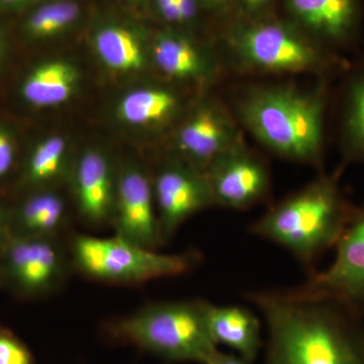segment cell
I'll list each match as a JSON object with an SVG mask.
<instances>
[{
    "label": "cell",
    "instance_id": "obj_31",
    "mask_svg": "<svg viewBox=\"0 0 364 364\" xmlns=\"http://www.w3.org/2000/svg\"><path fill=\"white\" fill-rule=\"evenodd\" d=\"M30 0H0V6L9 7V9H18L26 6Z\"/></svg>",
    "mask_w": 364,
    "mask_h": 364
},
{
    "label": "cell",
    "instance_id": "obj_25",
    "mask_svg": "<svg viewBox=\"0 0 364 364\" xmlns=\"http://www.w3.org/2000/svg\"><path fill=\"white\" fill-rule=\"evenodd\" d=\"M16 149L11 139L0 130V179L6 178L16 166Z\"/></svg>",
    "mask_w": 364,
    "mask_h": 364
},
{
    "label": "cell",
    "instance_id": "obj_15",
    "mask_svg": "<svg viewBox=\"0 0 364 364\" xmlns=\"http://www.w3.org/2000/svg\"><path fill=\"white\" fill-rule=\"evenodd\" d=\"M234 136L227 114L215 107H205L181 129L178 148L193 166L203 167L205 171L210 163L238 145Z\"/></svg>",
    "mask_w": 364,
    "mask_h": 364
},
{
    "label": "cell",
    "instance_id": "obj_2",
    "mask_svg": "<svg viewBox=\"0 0 364 364\" xmlns=\"http://www.w3.org/2000/svg\"><path fill=\"white\" fill-rule=\"evenodd\" d=\"M355 210L336 178L321 177L270 208L250 232L287 249L311 274L321 256L338 243Z\"/></svg>",
    "mask_w": 364,
    "mask_h": 364
},
{
    "label": "cell",
    "instance_id": "obj_4",
    "mask_svg": "<svg viewBox=\"0 0 364 364\" xmlns=\"http://www.w3.org/2000/svg\"><path fill=\"white\" fill-rule=\"evenodd\" d=\"M323 95L293 88H267L252 93L241 105L249 130L280 156L318 163L324 145Z\"/></svg>",
    "mask_w": 364,
    "mask_h": 364
},
{
    "label": "cell",
    "instance_id": "obj_13",
    "mask_svg": "<svg viewBox=\"0 0 364 364\" xmlns=\"http://www.w3.org/2000/svg\"><path fill=\"white\" fill-rule=\"evenodd\" d=\"M289 13L301 26L330 44H352L363 18L361 0H287Z\"/></svg>",
    "mask_w": 364,
    "mask_h": 364
},
{
    "label": "cell",
    "instance_id": "obj_22",
    "mask_svg": "<svg viewBox=\"0 0 364 364\" xmlns=\"http://www.w3.org/2000/svg\"><path fill=\"white\" fill-rule=\"evenodd\" d=\"M173 93L163 90H140L129 93L119 105V114L127 123L147 124L163 121L176 109Z\"/></svg>",
    "mask_w": 364,
    "mask_h": 364
},
{
    "label": "cell",
    "instance_id": "obj_9",
    "mask_svg": "<svg viewBox=\"0 0 364 364\" xmlns=\"http://www.w3.org/2000/svg\"><path fill=\"white\" fill-rule=\"evenodd\" d=\"M111 228L114 235L143 247L164 245L152 181L136 165L119 169Z\"/></svg>",
    "mask_w": 364,
    "mask_h": 364
},
{
    "label": "cell",
    "instance_id": "obj_5",
    "mask_svg": "<svg viewBox=\"0 0 364 364\" xmlns=\"http://www.w3.org/2000/svg\"><path fill=\"white\" fill-rule=\"evenodd\" d=\"M67 246L74 272L95 282L119 286H138L179 277L193 270L202 259L196 251L161 253L116 235L102 238L71 232Z\"/></svg>",
    "mask_w": 364,
    "mask_h": 364
},
{
    "label": "cell",
    "instance_id": "obj_17",
    "mask_svg": "<svg viewBox=\"0 0 364 364\" xmlns=\"http://www.w3.org/2000/svg\"><path fill=\"white\" fill-rule=\"evenodd\" d=\"M340 142L345 163H364V58L345 85Z\"/></svg>",
    "mask_w": 364,
    "mask_h": 364
},
{
    "label": "cell",
    "instance_id": "obj_24",
    "mask_svg": "<svg viewBox=\"0 0 364 364\" xmlns=\"http://www.w3.org/2000/svg\"><path fill=\"white\" fill-rule=\"evenodd\" d=\"M0 364H35L31 349L13 331L0 325Z\"/></svg>",
    "mask_w": 364,
    "mask_h": 364
},
{
    "label": "cell",
    "instance_id": "obj_14",
    "mask_svg": "<svg viewBox=\"0 0 364 364\" xmlns=\"http://www.w3.org/2000/svg\"><path fill=\"white\" fill-rule=\"evenodd\" d=\"M70 221L66 198L54 188L33 189L11 208L13 237L66 239Z\"/></svg>",
    "mask_w": 364,
    "mask_h": 364
},
{
    "label": "cell",
    "instance_id": "obj_1",
    "mask_svg": "<svg viewBox=\"0 0 364 364\" xmlns=\"http://www.w3.org/2000/svg\"><path fill=\"white\" fill-rule=\"evenodd\" d=\"M246 299L267 324L265 364H364L363 316L343 304L294 289Z\"/></svg>",
    "mask_w": 364,
    "mask_h": 364
},
{
    "label": "cell",
    "instance_id": "obj_6",
    "mask_svg": "<svg viewBox=\"0 0 364 364\" xmlns=\"http://www.w3.org/2000/svg\"><path fill=\"white\" fill-rule=\"evenodd\" d=\"M73 272L67 238L13 237L0 254V289L21 299L57 293Z\"/></svg>",
    "mask_w": 364,
    "mask_h": 364
},
{
    "label": "cell",
    "instance_id": "obj_3",
    "mask_svg": "<svg viewBox=\"0 0 364 364\" xmlns=\"http://www.w3.org/2000/svg\"><path fill=\"white\" fill-rule=\"evenodd\" d=\"M210 306L202 299L154 301L114 320L107 334L168 363L205 364L218 351L208 325Z\"/></svg>",
    "mask_w": 364,
    "mask_h": 364
},
{
    "label": "cell",
    "instance_id": "obj_8",
    "mask_svg": "<svg viewBox=\"0 0 364 364\" xmlns=\"http://www.w3.org/2000/svg\"><path fill=\"white\" fill-rule=\"evenodd\" d=\"M294 289L335 299L364 316V208H356L336 244L332 264L311 273L305 284Z\"/></svg>",
    "mask_w": 364,
    "mask_h": 364
},
{
    "label": "cell",
    "instance_id": "obj_11",
    "mask_svg": "<svg viewBox=\"0 0 364 364\" xmlns=\"http://www.w3.org/2000/svg\"><path fill=\"white\" fill-rule=\"evenodd\" d=\"M215 205L247 210L267 198L270 178L264 163L238 145L205 168Z\"/></svg>",
    "mask_w": 364,
    "mask_h": 364
},
{
    "label": "cell",
    "instance_id": "obj_32",
    "mask_svg": "<svg viewBox=\"0 0 364 364\" xmlns=\"http://www.w3.org/2000/svg\"><path fill=\"white\" fill-rule=\"evenodd\" d=\"M200 1L207 4L208 6L215 7V9H218V7L225 6L229 0H200Z\"/></svg>",
    "mask_w": 364,
    "mask_h": 364
},
{
    "label": "cell",
    "instance_id": "obj_27",
    "mask_svg": "<svg viewBox=\"0 0 364 364\" xmlns=\"http://www.w3.org/2000/svg\"><path fill=\"white\" fill-rule=\"evenodd\" d=\"M157 7L165 20L170 23H183L176 0H156Z\"/></svg>",
    "mask_w": 364,
    "mask_h": 364
},
{
    "label": "cell",
    "instance_id": "obj_26",
    "mask_svg": "<svg viewBox=\"0 0 364 364\" xmlns=\"http://www.w3.org/2000/svg\"><path fill=\"white\" fill-rule=\"evenodd\" d=\"M13 238L11 225V208L0 205V254L6 249L7 244Z\"/></svg>",
    "mask_w": 364,
    "mask_h": 364
},
{
    "label": "cell",
    "instance_id": "obj_33",
    "mask_svg": "<svg viewBox=\"0 0 364 364\" xmlns=\"http://www.w3.org/2000/svg\"><path fill=\"white\" fill-rule=\"evenodd\" d=\"M0 52H1V36H0Z\"/></svg>",
    "mask_w": 364,
    "mask_h": 364
},
{
    "label": "cell",
    "instance_id": "obj_29",
    "mask_svg": "<svg viewBox=\"0 0 364 364\" xmlns=\"http://www.w3.org/2000/svg\"><path fill=\"white\" fill-rule=\"evenodd\" d=\"M235 1L247 13L258 14L267 9L274 0H235Z\"/></svg>",
    "mask_w": 364,
    "mask_h": 364
},
{
    "label": "cell",
    "instance_id": "obj_12",
    "mask_svg": "<svg viewBox=\"0 0 364 364\" xmlns=\"http://www.w3.org/2000/svg\"><path fill=\"white\" fill-rule=\"evenodd\" d=\"M119 172L100 151L86 150L71 170L76 214L90 229L111 227Z\"/></svg>",
    "mask_w": 364,
    "mask_h": 364
},
{
    "label": "cell",
    "instance_id": "obj_30",
    "mask_svg": "<svg viewBox=\"0 0 364 364\" xmlns=\"http://www.w3.org/2000/svg\"><path fill=\"white\" fill-rule=\"evenodd\" d=\"M198 0H176L183 23L196 18L198 14Z\"/></svg>",
    "mask_w": 364,
    "mask_h": 364
},
{
    "label": "cell",
    "instance_id": "obj_23",
    "mask_svg": "<svg viewBox=\"0 0 364 364\" xmlns=\"http://www.w3.org/2000/svg\"><path fill=\"white\" fill-rule=\"evenodd\" d=\"M80 16L78 4L56 1L36 9L26 21V33L33 38H48L70 28Z\"/></svg>",
    "mask_w": 364,
    "mask_h": 364
},
{
    "label": "cell",
    "instance_id": "obj_18",
    "mask_svg": "<svg viewBox=\"0 0 364 364\" xmlns=\"http://www.w3.org/2000/svg\"><path fill=\"white\" fill-rule=\"evenodd\" d=\"M77 82L75 69L65 62H50L38 67L26 79L23 95L36 107H54L65 102Z\"/></svg>",
    "mask_w": 364,
    "mask_h": 364
},
{
    "label": "cell",
    "instance_id": "obj_10",
    "mask_svg": "<svg viewBox=\"0 0 364 364\" xmlns=\"http://www.w3.org/2000/svg\"><path fill=\"white\" fill-rule=\"evenodd\" d=\"M152 183L164 243L189 218L215 205L205 172L191 164L167 165L158 172Z\"/></svg>",
    "mask_w": 364,
    "mask_h": 364
},
{
    "label": "cell",
    "instance_id": "obj_20",
    "mask_svg": "<svg viewBox=\"0 0 364 364\" xmlns=\"http://www.w3.org/2000/svg\"><path fill=\"white\" fill-rule=\"evenodd\" d=\"M154 57L158 67L172 77L196 78L205 72L202 55L181 36H160L154 46Z\"/></svg>",
    "mask_w": 364,
    "mask_h": 364
},
{
    "label": "cell",
    "instance_id": "obj_16",
    "mask_svg": "<svg viewBox=\"0 0 364 364\" xmlns=\"http://www.w3.org/2000/svg\"><path fill=\"white\" fill-rule=\"evenodd\" d=\"M208 325L217 345H225L237 355L253 363L264 342L259 318L239 306H210Z\"/></svg>",
    "mask_w": 364,
    "mask_h": 364
},
{
    "label": "cell",
    "instance_id": "obj_28",
    "mask_svg": "<svg viewBox=\"0 0 364 364\" xmlns=\"http://www.w3.org/2000/svg\"><path fill=\"white\" fill-rule=\"evenodd\" d=\"M205 364H252L237 354L224 353L218 350Z\"/></svg>",
    "mask_w": 364,
    "mask_h": 364
},
{
    "label": "cell",
    "instance_id": "obj_21",
    "mask_svg": "<svg viewBox=\"0 0 364 364\" xmlns=\"http://www.w3.org/2000/svg\"><path fill=\"white\" fill-rule=\"evenodd\" d=\"M67 144L63 138L46 139L26 161L25 181L33 189L52 188L67 172Z\"/></svg>",
    "mask_w": 364,
    "mask_h": 364
},
{
    "label": "cell",
    "instance_id": "obj_19",
    "mask_svg": "<svg viewBox=\"0 0 364 364\" xmlns=\"http://www.w3.org/2000/svg\"><path fill=\"white\" fill-rule=\"evenodd\" d=\"M95 49L105 65L114 70H139L144 66L140 42L128 28L107 26L95 38Z\"/></svg>",
    "mask_w": 364,
    "mask_h": 364
},
{
    "label": "cell",
    "instance_id": "obj_7",
    "mask_svg": "<svg viewBox=\"0 0 364 364\" xmlns=\"http://www.w3.org/2000/svg\"><path fill=\"white\" fill-rule=\"evenodd\" d=\"M232 45L245 63L261 70H321L335 64V60L315 43L279 21H257L241 26L232 36Z\"/></svg>",
    "mask_w": 364,
    "mask_h": 364
}]
</instances>
